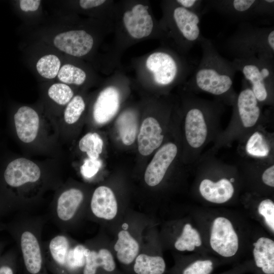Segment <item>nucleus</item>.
Here are the masks:
<instances>
[{
	"mask_svg": "<svg viewBox=\"0 0 274 274\" xmlns=\"http://www.w3.org/2000/svg\"><path fill=\"white\" fill-rule=\"evenodd\" d=\"M199 44L202 55L194 68L188 85L195 91L205 92L218 96L233 98V83L236 73L232 61L223 57L211 40L203 37Z\"/></svg>",
	"mask_w": 274,
	"mask_h": 274,
	"instance_id": "nucleus-1",
	"label": "nucleus"
},
{
	"mask_svg": "<svg viewBox=\"0 0 274 274\" xmlns=\"http://www.w3.org/2000/svg\"><path fill=\"white\" fill-rule=\"evenodd\" d=\"M15 215L8 222L0 224V230L8 232L15 242L26 271L29 274H43L42 233L45 219L43 216L28 213Z\"/></svg>",
	"mask_w": 274,
	"mask_h": 274,
	"instance_id": "nucleus-2",
	"label": "nucleus"
},
{
	"mask_svg": "<svg viewBox=\"0 0 274 274\" xmlns=\"http://www.w3.org/2000/svg\"><path fill=\"white\" fill-rule=\"evenodd\" d=\"M225 48L234 58L274 59V27H259L241 22L227 39Z\"/></svg>",
	"mask_w": 274,
	"mask_h": 274,
	"instance_id": "nucleus-3",
	"label": "nucleus"
},
{
	"mask_svg": "<svg viewBox=\"0 0 274 274\" xmlns=\"http://www.w3.org/2000/svg\"><path fill=\"white\" fill-rule=\"evenodd\" d=\"M45 262L56 274H79L84 266L88 248L74 243L60 232L43 243Z\"/></svg>",
	"mask_w": 274,
	"mask_h": 274,
	"instance_id": "nucleus-4",
	"label": "nucleus"
},
{
	"mask_svg": "<svg viewBox=\"0 0 274 274\" xmlns=\"http://www.w3.org/2000/svg\"><path fill=\"white\" fill-rule=\"evenodd\" d=\"M259 102H271L274 84V59L264 58L237 59L232 61Z\"/></svg>",
	"mask_w": 274,
	"mask_h": 274,
	"instance_id": "nucleus-5",
	"label": "nucleus"
},
{
	"mask_svg": "<svg viewBox=\"0 0 274 274\" xmlns=\"http://www.w3.org/2000/svg\"><path fill=\"white\" fill-rule=\"evenodd\" d=\"M41 177L42 172L39 166L28 159L19 158L9 163L3 175L5 186L10 190L17 191L11 204L9 215L20 213L23 190L39 183Z\"/></svg>",
	"mask_w": 274,
	"mask_h": 274,
	"instance_id": "nucleus-6",
	"label": "nucleus"
},
{
	"mask_svg": "<svg viewBox=\"0 0 274 274\" xmlns=\"http://www.w3.org/2000/svg\"><path fill=\"white\" fill-rule=\"evenodd\" d=\"M206 7L233 21L248 22L253 18L273 15V0H212Z\"/></svg>",
	"mask_w": 274,
	"mask_h": 274,
	"instance_id": "nucleus-7",
	"label": "nucleus"
},
{
	"mask_svg": "<svg viewBox=\"0 0 274 274\" xmlns=\"http://www.w3.org/2000/svg\"><path fill=\"white\" fill-rule=\"evenodd\" d=\"M84 194L79 188L63 189L56 196L49 211V217L61 231L66 232L73 226L81 211Z\"/></svg>",
	"mask_w": 274,
	"mask_h": 274,
	"instance_id": "nucleus-8",
	"label": "nucleus"
},
{
	"mask_svg": "<svg viewBox=\"0 0 274 274\" xmlns=\"http://www.w3.org/2000/svg\"><path fill=\"white\" fill-rule=\"evenodd\" d=\"M185 120V130L187 141L193 148L203 145L207 137L206 113L211 104L194 98L190 102Z\"/></svg>",
	"mask_w": 274,
	"mask_h": 274,
	"instance_id": "nucleus-9",
	"label": "nucleus"
},
{
	"mask_svg": "<svg viewBox=\"0 0 274 274\" xmlns=\"http://www.w3.org/2000/svg\"><path fill=\"white\" fill-rule=\"evenodd\" d=\"M201 16L179 5L173 9L172 17L173 23L183 41L186 49L189 50L199 43L203 37L200 28Z\"/></svg>",
	"mask_w": 274,
	"mask_h": 274,
	"instance_id": "nucleus-10",
	"label": "nucleus"
},
{
	"mask_svg": "<svg viewBox=\"0 0 274 274\" xmlns=\"http://www.w3.org/2000/svg\"><path fill=\"white\" fill-rule=\"evenodd\" d=\"M211 248L224 257L234 256L238 248V238L231 222L225 217L216 218L211 228Z\"/></svg>",
	"mask_w": 274,
	"mask_h": 274,
	"instance_id": "nucleus-11",
	"label": "nucleus"
},
{
	"mask_svg": "<svg viewBox=\"0 0 274 274\" xmlns=\"http://www.w3.org/2000/svg\"><path fill=\"white\" fill-rule=\"evenodd\" d=\"M146 65L153 74L154 81L159 86L170 85L179 76V62L166 52L158 51L151 54L148 57Z\"/></svg>",
	"mask_w": 274,
	"mask_h": 274,
	"instance_id": "nucleus-12",
	"label": "nucleus"
},
{
	"mask_svg": "<svg viewBox=\"0 0 274 274\" xmlns=\"http://www.w3.org/2000/svg\"><path fill=\"white\" fill-rule=\"evenodd\" d=\"M54 46L66 54L76 57L84 56L89 52L93 45L92 36L83 30H70L57 35Z\"/></svg>",
	"mask_w": 274,
	"mask_h": 274,
	"instance_id": "nucleus-13",
	"label": "nucleus"
},
{
	"mask_svg": "<svg viewBox=\"0 0 274 274\" xmlns=\"http://www.w3.org/2000/svg\"><path fill=\"white\" fill-rule=\"evenodd\" d=\"M177 152L178 148L173 143L164 144L156 152L145 173L148 185L155 186L161 182Z\"/></svg>",
	"mask_w": 274,
	"mask_h": 274,
	"instance_id": "nucleus-14",
	"label": "nucleus"
},
{
	"mask_svg": "<svg viewBox=\"0 0 274 274\" xmlns=\"http://www.w3.org/2000/svg\"><path fill=\"white\" fill-rule=\"evenodd\" d=\"M148 9L147 6L138 4L124 13L125 27L129 35L135 39L147 37L152 31L153 21Z\"/></svg>",
	"mask_w": 274,
	"mask_h": 274,
	"instance_id": "nucleus-15",
	"label": "nucleus"
},
{
	"mask_svg": "<svg viewBox=\"0 0 274 274\" xmlns=\"http://www.w3.org/2000/svg\"><path fill=\"white\" fill-rule=\"evenodd\" d=\"M242 84L243 88L237 95L235 108L243 126L250 128L259 119L261 109L259 101L244 79Z\"/></svg>",
	"mask_w": 274,
	"mask_h": 274,
	"instance_id": "nucleus-16",
	"label": "nucleus"
},
{
	"mask_svg": "<svg viewBox=\"0 0 274 274\" xmlns=\"http://www.w3.org/2000/svg\"><path fill=\"white\" fill-rule=\"evenodd\" d=\"M120 94L117 88L109 86L98 95L93 107V115L99 124L109 122L117 114L120 106Z\"/></svg>",
	"mask_w": 274,
	"mask_h": 274,
	"instance_id": "nucleus-17",
	"label": "nucleus"
},
{
	"mask_svg": "<svg viewBox=\"0 0 274 274\" xmlns=\"http://www.w3.org/2000/svg\"><path fill=\"white\" fill-rule=\"evenodd\" d=\"M162 130L154 118H146L142 122L138 137V149L143 156L151 154L161 144L163 140Z\"/></svg>",
	"mask_w": 274,
	"mask_h": 274,
	"instance_id": "nucleus-18",
	"label": "nucleus"
},
{
	"mask_svg": "<svg viewBox=\"0 0 274 274\" xmlns=\"http://www.w3.org/2000/svg\"><path fill=\"white\" fill-rule=\"evenodd\" d=\"M90 211L96 218L112 220L117 213V203L115 195L109 187L101 186L96 188L90 201Z\"/></svg>",
	"mask_w": 274,
	"mask_h": 274,
	"instance_id": "nucleus-19",
	"label": "nucleus"
},
{
	"mask_svg": "<svg viewBox=\"0 0 274 274\" xmlns=\"http://www.w3.org/2000/svg\"><path fill=\"white\" fill-rule=\"evenodd\" d=\"M16 133L24 143L35 140L39 128V117L33 109L27 106L20 107L14 116Z\"/></svg>",
	"mask_w": 274,
	"mask_h": 274,
	"instance_id": "nucleus-20",
	"label": "nucleus"
},
{
	"mask_svg": "<svg viewBox=\"0 0 274 274\" xmlns=\"http://www.w3.org/2000/svg\"><path fill=\"white\" fill-rule=\"evenodd\" d=\"M199 191L207 200L216 203H222L232 197L234 189L231 182L227 179H221L217 182L206 179L200 184Z\"/></svg>",
	"mask_w": 274,
	"mask_h": 274,
	"instance_id": "nucleus-21",
	"label": "nucleus"
},
{
	"mask_svg": "<svg viewBox=\"0 0 274 274\" xmlns=\"http://www.w3.org/2000/svg\"><path fill=\"white\" fill-rule=\"evenodd\" d=\"M89 252L86 256L82 274H98L100 270L107 273H113L116 263L111 253L106 249L98 250L87 247Z\"/></svg>",
	"mask_w": 274,
	"mask_h": 274,
	"instance_id": "nucleus-22",
	"label": "nucleus"
},
{
	"mask_svg": "<svg viewBox=\"0 0 274 274\" xmlns=\"http://www.w3.org/2000/svg\"><path fill=\"white\" fill-rule=\"evenodd\" d=\"M253 245V256L256 266L263 274H274V242L262 237Z\"/></svg>",
	"mask_w": 274,
	"mask_h": 274,
	"instance_id": "nucleus-23",
	"label": "nucleus"
},
{
	"mask_svg": "<svg viewBox=\"0 0 274 274\" xmlns=\"http://www.w3.org/2000/svg\"><path fill=\"white\" fill-rule=\"evenodd\" d=\"M118 237V239L114 246L117 259L121 264L129 265L138 255L139 244L126 230L120 231Z\"/></svg>",
	"mask_w": 274,
	"mask_h": 274,
	"instance_id": "nucleus-24",
	"label": "nucleus"
},
{
	"mask_svg": "<svg viewBox=\"0 0 274 274\" xmlns=\"http://www.w3.org/2000/svg\"><path fill=\"white\" fill-rule=\"evenodd\" d=\"M116 125L123 143L127 146L135 141L138 129L137 116L134 112L127 110L118 117Z\"/></svg>",
	"mask_w": 274,
	"mask_h": 274,
	"instance_id": "nucleus-25",
	"label": "nucleus"
},
{
	"mask_svg": "<svg viewBox=\"0 0 274 274\" xmlns=\"http://www.w3.org/2000/svg\"><path fill=\"white\" fill-rule=\"evenodd\" d=\"M132 268L135 274H164L166 264L160 256L141 254L135 258Z\"/></svg>",
	"mask_w": 274,
	"mask_h": 274,
	"instance_id": "nucleus-26",
	"label": "nucleus"
},
{
	"mask_svg": "<svg viewBox=\"0 0 274 274\" xmlns=\"http://www.w3.org/2000/svg\"><path fill=\"white\" fill-rule=\"evenodd\" d=\"M201 245V241L198 232L193 229L190 224H186L181 236L176 241L175 247L180 251H192L195 247H199Z\"/></svg>",
	"mask_w": 274,
	"mask_h": 274,
	"instance_id": "nucleus-27",
	"label": "nucleus"
},
{
	"mask_svg": "<svg viewBox=\"0 0 274 274\" xmlns=\"http://www.w3.org/2000/svg\"><path fill=\"white\" fill-rule=\"evenodd\" d=\"M103 141L99 135L89 132L85 134L79 141V147L82 152H86L89 158L98 159L102 150Z\"/></svg>",
	"mask_w": 274,
	"mask_h": 274,
	"instance_id": "nucleus-28",
	"label": "nucleus"
},
{
	"mask_svg": "<svg viewBox=\"0 0 274 274\" xmlns=\"http://www.w3.org/2000/svg\"><path fill=\"white\" fill-rule=\"evenodd\" d=\"M60 65V61L57 56L48 54L39 59L36 68L41 76L46 79H52L57 76Z\"/></svg>",
	"mask_w": 274,
	"mask_h": 274,
	"instance_id": "nucleus-29",
	"label": "nucleus"
},
{
	"mask_svg": "<svg viewBox=\"0 0 274 274\" xmlns=\"http://www.w3.org/2000/svg\"><path fill=\"white\" fill-rule=\"evenodd\" d=\"M58 79L66 84L80 85L85 81L86 75L81 68L72 64H64L57 74Z\"/></svg>",
	"mask_w": 274,
	"mask_h": 274,
	"instance_id": "nucleus-30",
	"label": "nucleus"
},
{
	"mask_svg": "<svg viewBox=\"0 0 274 274\" xmlns=\"http://www.w3.org/2000/svg\"><path fill=\"white\" fill-rule=\"evenodd\" d=\"M85 104L83 98L80 95L74 97L67 104L64 112L65 122L72 124L76 122L84 111Z\"/></svg>",
	"mask_w": 274,
	"mask_h": 274,
	"instance_id": "nucleus-31",
	"label": "nucleus"
},
{
	"mask_svg": "<svg viewBox=\"0 0 274 274\" xmlns=\"http://www.w3.org/2000/svg\"><path fill=\"white\" fill-rule=\"evenodd\" d=\"M50 98L60 105H65L72 99L74 92L72 89L64 83L52 85L48 90Z\"/></svg>",
	"mask_w": 274,
	"mask_h": 274,
	"instance_id": "nucleus-32",
	"label": "nucleus"
},
{
	"mask_svg": "<svg viewBox=\"0 0 274 274\" xmlns=\"http://www.w3.org/2000/svg\"><path fill=\"white\" fill-rule=\"evenodd\" d=\"M247 152L253 156L264 157L268 155L269 148L263 135L258 132L254 133L246 145Z\"/></svg>",
	"mask_w": 274,
	"mask_h": 274,
	"instance_id": "nucleus-33",
	"label": "nucleus"
},
{
	"mask_svg": "<svg viewBox=\"0 0 274 274\" xmlns=\"http://www.w3.org/2000/svg\"><path fill=\"white\" fill-rule=\"evenodd\" d=\"M213 263L209 259L197 260L184 267L181 274H210L213 270Z\"/></svg>",
	"mask_w": 274,
	"mask_h": 274,
	"instance_id": "nucleus-34",
	"label": "nucleus"
},
{
	"mask_svg": "<svg viewBox=\"0 0 274 274\" xmlns=\"http://www.w3.org/2000/svg\"><path fill=\"white\" fill-rule=\"evenodd\" d=\"M17 253L16 248H12L0 256V274H15L13 264Z\"/></svg>",
	"mask_w": 274,
	"mask_h": 274,
	"instance_id": "nucleus-35",
	"label": "nucleus"
},
{
	"mask_svg": "<svg viewBox=\"0 0 274 274\" xmlns=\"http://www.w3.org/2000/svg\"><path fill=\"white\" fill-rule=\"evenodd\" d=\"M258 212L264 218L267 225L274 230V203L269 199L262 200L258 206Z\"/></svg>",
	"mask_w": 274,
	"mask_h": 274,
	"instance_id": "nucleus-36",
	"label": "nucleus"
},
{
	"mask_svg": "<svg viewBox=\"0 0 274 274\" xmlns=\"http://www.w3.org/2000/svg\"><path fill=\"white\" fill-rule=\"evenodd\" d=\"M102 165V161L99 159L90 158L85 159L80 167V172L85 179H90L95 176Z\"/></svg>",
	"mask_w": 274,
	"mask_h": 274,
	"instance_id": "nucleus-37",
	"label": "nucleus"
},
{
	"mask_svg": "<svg viewBox=\"0 0 274 274\" xmlns=\"http://www.w3.org/2000/svg\"><path fill=\"white\" fill-rule=\"evenodd\" d=\"M179 6L195 13L203 14L202 1L198 0H177L176 1Z\"/></svg>",
	"mask_w": 274,
	"mask_h": 274,
	"instance_id": "nucleus-38",
	"label": "nucleus"
},
{
	"mask_svg": "<svg viewBox=\"0 0 274 274\" xmlns=\"http://www.w3.org/2000/svg\"><path fill=\"white\" fill-rule=\"evenodd\" d=\"M20 9L24 12H33L37 10L41 4L40 0H21L19 1Z\"/></svg>",
	"mask_w": 274,
	"mask_h": 274,
	"instance_id": "nucleus-39",
	"label": "nucleus"
},
{
	"mask_svg": "<svg viewBox=\"0 0 274 274\" xmlns=\"http://www.w3.org/2000/svg\"><path fill=\"white\" fill-rule=\"evenodd\" d=\"M263 182L270 187H274V165H271L266 168L262 176Z\"/></svg>",
	"mask_w": 274,
	"mask_h": 274,
	"instance_id": "nucleus-40",
	"label": "nucleus"
},
{
	"mask_svg": "<svg viewBox=\"0 0 274 274\" xmlns=\"http://www.w3.org/2000/svg\"><path fill=\"white\" fill-rule=\"evenodd\" d=\"M105 2L104 0H81L79 4L82 8L88 9L99 6Z\"/></svg>",
	"mask_w": 274,
	"mask_h": 274,
	"instance_id": "nucleus-41",
	"label": "nucleus"
},
{
	"mask_svg": "<svg viewBox=\"0 0 274 274\" xmlns=\"http://www.w3.org/2000/svg\"><path fill=\"white\" fill-rule=\"evenodd\" d=\"M5 244L2 242H0V256L2 255V253L5 248Z\"/></svg>",
	"mask_w": 274,
	"mask_h": 274,
	"instance_id": "nucleus-42",
	"label": "nucleus"
},
{
	"mask_svg": "<svg viewBox=\"0 0 274 274\" xmlns=\"http://www.w3.org/2000/svg\"><path fill=\"white\" fill-rule=\"evenodd\" d=\"M122 228L123 229V230H126L128 228V225L127 223H124L122 224Z\"/></svg>",
	"mask_w": 274,
	"mask_h": 274,
	"instance_id": "nucleus-43",
	"label": "nucleus"
},
{
	"mask_svg": "<svg viewBox=\"0 0 274 274\" xmlns=\"http://www.w3.org/2000/svg\"><path fill=\"white\" fill-rule=\"evenodd\" d=\"M0 219H1V218H0Z\"/></svg>",
	"mask_w": 274,
	"mask_h": 274,
	"instance_id": "nucleus-44",
	"label": "nucleus"
}]
</instances>
